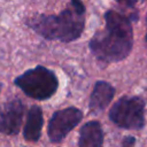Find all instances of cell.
I'll list each match as a JSON object with an SVG mask.
<instances>
[{"label": "cell", "instance_id": "1", "mask_svg": "<svg viewBox=\"0 0 147 147\" xmlns=\"http://www.w3.org/2000/svg\"><path fill=\"white\" fill-rule=\"evenodd\" d=\"M105 29L94 34L90 41V48L103 62H118L132 49L133 32L130 17L110 9L105 14Z\"/></svg>", "mask_w": 147, "mask_h": 147}, {"label": "cell", "instance_id": "2", "mask_svg": "<svg viewBox=\"0 0 147 147\" xmlns=\"http://www.w3.org/2000/svg\"><path fill=\"white\" fill-rule=\"evenodd\" d=\"M85 7L80 1H71L57 15L38 14L26 20V25L46 39L70 42L79 38L85 25Z\"/></svg>", "mask_w": 147, "mask_h": 147}, {"label": "cell", "instance_id": "3", "mask_svg": "<svg viewBox=\"0 0 147 147\" xmlns=\"http://www.w3.org/2000/svg\"><path fill=\"white\" fill-rule=\"evenodd\" d=\"M14 84L24 94L34 100L49 99L59 86L56 75L42 65H37L24 71L14 79Z\"/></svg>", "mask_w": 147, "mask_h": 147}, {"label": "cell", "instance_id": "4", "mask_svg": "<svg viewBox=\"0 0 147 147\" xmlns=\"http://www.w3.org/2000/svg\"><path fill=\"white\" fill-rule=\"evenodd\" d=\"M109 117L119 127L142 129L145 125V102L139 96H122L111 107Z\"/></svg>", "mask_w": 147, "mask_h": 147}, {"label": "cell", "instance_id": "5", "mask_svg": "<svg viewBox=\"0 0 147 147\" xmlns=\"http://www.w3.org/2000/svg\"><path fill=\"white\" fill-rule=\"evenodd\" d=\"M83 113L76 107H69L55 111L47 127V134L52 142H60L80 122Z\"/></svg>", "mask_w": 147, "mask_h": 147}, {"label": "cell", "instance_id": "6", "mask_svg": "<svg viewBox=\"0 0 147 147\" xmlns=\"http://www.w3.org/2000/svg\"><path fill=\"white\" fill-rule=\"evenodd\" d=\"M24 115V103L18 98L10 99L0 108V133L15 136L20 132Z\"/></svg>", "mask_w": 147, "mask_h": 147}, {"label": "cell", "instance_id": "7", "mask_svg": "<svg viewBox=\"0 0 147 147\" xmlns=\"http://www.w3.org/2000/svg\"><path fill=\"white\" fill-rule=\"evenodd\" d=\"M44 124L42 110L39 106H32L26 115L25 125L23 129V137L26 141L36 142L41 136V129Z\"/></svg>", "mask_w": 147, "mask_h": 147}, {"label": "cell", "instance_id": "8", "mask_svg": "<svg viewBox=\"0 0 147 147\" xmlns=\"http://www.w3.org/2000/svg\"><path fill=\"white\" fill-rule=\"evenodd\" d=\"M115 94V88L107 82H96L91 94L90 109L94 113L101 111L110 103Z\"/></svg>", "mask_w": 147, "mask_h": 147}, {"label": "cell", "instance_id": "9", "mask_svg": "<svg viewBox=\"0 0 147 147\" xmlns=\"http://www.w3.org/2000/svg\"><path fill=\"white\" fill-rule=\"evenodd\" d=\"M103 142V132L96 121L87 122L79 131V147H101Z\"/></svg>", "mask_w": 147, "mask_h": 147}, {"label": "cell", "instance_id": "10", "mask_svg": "<svg viewBox=\"0 0 147 147\" xmlns=\"http://www.w3.org/2000/svg\"><path fill=\"white\" fill-rule=\"evenodd\" d=\"M134 144H136V139L131 136H126L122 141V147H133Z\"/></svg>", "mask_w": 147, "mask_h": 147}, {"label": "cell", "instance_id": "11", "mask_svg": "<svg viewBox=\"0 0 147 147\" xmlns=\"http://www.w3.org/2000/svg\"><path fill=\"white\" fill-rule=\"evenodd\" d=\"M1 90H2V83L0 82V92H1Z\"/></svg>", "mask_w": 147, "mask_h": 147}, {"label": "cell", "instance_id": "12", "mask_svg": "<svg viewBox=\"0 0 147 147\" xmlns=\"http://www.w3.org/2000/svg\"><path fill=\"white\" fill-rule=\"evenodd\" d=\"M146 40H147V33H146Z\"/></svg>", "mask_w": 147, "mask_h": 147}]
</instances>
